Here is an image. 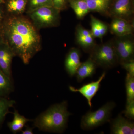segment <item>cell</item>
<instances>
[{"label":"cell","instance_id":"obj_1","mask_svg":"<svg viewBox=\"0 0 134 134\" xmlns=\"http://www.w3.org/2000/svg\"><path fill=\"white\" fill-rule=\"evenodd\" d=\"M1 34L15 56L28 65L41 48L37 29L29 19L18 15L9 17L2 24Z\"/></svg>","mask_w":134,"mask_h":134},{"label":"cell","instance_id":"obj_2","mask_svg":"<svg viewBox=\"0 0 134 134\" xmlns=\"http://www.w3.org/2000/svg\"><path fill=\"white\" fill-rule=\"evenodd\" d=\"M67 101L55 104L41 113L34 121V127L41 131L62 133L66 127L69 117Z\"/></svg>","mask_w":134,"mask_h":134},{"label":"cell","instance_id":"obj_3","mask_svg":"<svg viewBox=\"0 0 134 134\" xmlns=\"http://www.w3.org/2000/svg\"><path fill=\"white\" fill-rule=\"evenodd\" d=\"M89 53V58L97 67L108 69L119 64L112 40L100 44H96Z\"/></svg>","mask_w":134,"mask_h":134},{"label":"cell","instance_id":"obj_4","mask_svg":"<svg viewBox=\"0 0 134 134\" xmlns=\"http://www.w3.org/2000/svg\"><path fill=\"white\" fill-rule=\"evenodd\" d=\"M60 10L53 7L39 8L27 12L32 23L37 29L59 26L60 21Z\"/></svg>","mask_w":134,"mask_h":134},{"label":"cell","instance_id":"obj_5","mask_svg":"<svg viewBox=\"0 0 134 134\" xmlns=\"http://www.w3.org/2000/svg\"><path fill=\"white\" fill-rule=\"evenodd\" d=\"M116 105L113 101L106 103L95 111H88L82 117L81 127L84 130H90L110 122L112 113Z\"/></svg>","mask_w":134,"mask_h":134},{"label":"cell","instance_id":"obj_6","mask_svg":"<svg viewBox=\"0 0 134 134\" xmlns=\"http://www.w3.org/2000/svg\"><path fill=\"white\" fill-rule=\"evenodd\" d=\"M112 40L119 64L134 60V40L133 34L115 36Z\"/></svg>","mask_w":134,"mask_h":134},{"label":"cell","instance_id":"obj_7","mask_svg":"<svg viewBox=\"0 0 134 134\" xmlns=\"http://www.w3.org/2000/svg\"><path fill=\"white\" fill-rule=\"evenodd\" d=\"M134 0H114L109 17L118 18L134 23Z\"/></svg>","mask_w":134,"mask_h":134},{"label":"cell","instance_id":"obj_8","mask_svg":"<svg viewBox=\"0 0 134 134\" xmlns=\"http://www.w3.org/2000/svg\"><path fill=\"white\" fill-rule=\"evenodd\" d=\"M75 37L77 44L85 52H90L97 44L91 30L80 24L76 28Z\"/></svg>","mask_w":134,"mask_h":134},{"label":"cell","instance_id":"obj_9","mask_svg":"<svg viewBox=\"0 0 134 134\" xmlns=\"http://www.w3.org/2000/svg\"><path fill=\"white\" fill-rule=\"evenodd\" d=\"M106 72H104L96 81L92 82L90 83L84 84L79 89H76L72 86H69V90L74 92H78L86 98L88 104L91 108V100L100 88V82L105 77Z\"/></svg>","mask_w":134,"mask_h":134},{"label":"cell","instance_id":"obj_10","mask_svg":"<svg viewBox=\"0 0 134 134\" xmlns=\"http://www.w3.org/2000/svg\"><path fill=\"white\" fill-rule=\"evenodd\" d=\"M111 133L134 134V123L132 120L125 118L121 114L110 120Z\"/></svg>","mask_w":134,"mask_h":134},{"label":"cell","instance_id":"obj_11","mask_svg":"<svg viewBox=\"0 0 134 134\" xmlns=\"http://www.w3.org/2000/svg\"><path fill=\"white\" fill-rule=\"evenodd\" d=\"M109 25V30L111 33L115 36H122L133 34L134 31V23L126 20L113 18Z\"/></svg>","mask_w":134,"mask_h":134},{"label":"cell","instance_id":"obj_12","mask_svg":"<svg viewBox=\"0 0 134 134\" xmlns=\"http://www.w3.org/2000/svg\"><path fill=\"white\" fill-rule=\"evenodd\" d=\"M81 53L79 49L75 47L71 48L65 58V69L70 76L75 75L77 70L81 65Z\"/></svg>","mask_w":134,"mask_h":134},{"label":"cell","instance_id":"obj_13","mask_svg":"<svg viewBox=\"0 0 134 134\" xmlns=\"http://www.w3.org/2000/svg\"><path fill=\"white\" fill-rule=\"evenodd\" d=\"M90 12H97L109 16V12L114 0H86Z\"/></svg>","mask_w":134,"mask_h":134},{"label":"cell","instance_id":"obj_14","mask_svg":"<svg viewBox=\"0 0 134 134\" xmlns=\"http://www.w3.org/2000/svg\"><path fill=\"white\" fill-rule=\"evenodd\" d=\"M97 67L95 63L90 58L81 62L75 75L77 81L80 82L85 78L92 76L96 72Z\"/></svg>","mask_w":134,"mask_h":134},{"label":"cell","instance_id":"obj_15","mask_svg":"<svg viewBox=\"0 0 134 134\" xmlns=\"http://www.w3.org/2000/svg\"><path fill=\"white\" fill-rule=\"evenodd\" d=\"M91 31L95 38L102 40L109 30V25L105 23L96 18L93 15H90Z\"/></svg>","mask_w":134,"mask_h":134},{"label":"cell","instance_id":"obj_16","mask_svg":"<svg viewBox=\"0 0 134 134\" xmlns=\"http://www.w3.org/2000/svg\"><path fill=\"white\" fill-rule=\"evenodd\" d=\"M69 5L79 19H83L90 12L86 0H69Z\"/></svg>","mask_w":134,"mask_h":134},{"label":"cell","instance_id":"obj_17","mask_svg":"<svg viewBox=\"0 0 134 134\" xmlns=\"http://www.w3.org/2000/svg\"><path fill=\"white\" fill-rule=\"evenodd\" d=\"M13 114V119L12 121L8 122V126L11 132L16 133L21 132L26 123L30 121L31 120L21 115L16 110H15Z\"/></svg>","mask_w":134,"mask_h":134},{"label":"cell","instance_id":"obj_18","mask_svg":"<svg viewBox=\"0 0 134 134\" xmlns=\"http://www.w3.org/2000/svg\"><path fill=\"white\" fill-rule=\"evenodd\" d=\"M28 0H8L6 3L8 12L14 15L23 13L26 9Z\"/></svg>","mask_w":134,"mask_h":134},{"label":"cell","instance_id":"obj_19","mask_svg":"<svg viewBox=\"0 0 134 134\" xmlns=\"http://www.w3.org/2000/svg\"><path fill=\"white\" fill-rule=\"evenodd\" d=\"M11 78L0 69V97L7 98L13 90Z\"/></svg>","mask_w":134,"mask_h":134},{"label":"cell","instance_id":"obj_20","mask_svg":"<svg viewBox=\"0 0 134 134\" xmlns=\"http://www.w3.org/2000/svg\"><path fill=\"white\" fill-rule=\"evenodd\" d=\"M15 103V100H9L7 98L0 97V126L6 115L9 113L10 108L12 107Z\"/></svg>","mask_w":134,"mask_h":134},{"label":"cell","instance_id":"obj_21","mask_svg":"<svg viewBox=\"0 0 134 134\" xmlns=\"http://www.w3.org/2000/svg\"><path fill=\"white\" fill-rule=\"evenodd\" d=\"M127 102L134 100V76L127 73L125 79Z\"/></svg>","mask_w":134,"mask_h":134},{"label":"cell","instance_id":"obj_22","mask_svg":"<svg viewBox=\"0 0 134 134\" xmlns=\"http://www.w3.org/2000/svg\"><path fill=\"white\" fill-rule=\"evenodd\" d=\"M45 7H53L51 0H28L27 13Z\"/></svg>","mask_w":134,"mask_h":134},{"label":"cell","instance_id":"obj_23","mask_svg":"<svg viewBox=\"0 0 134 134\" xmlns=\"http://www.w3.org/2000/svg\"><path fill=\"white\" fill-rule=\"evenodd\" d=\"M122 113L127 119L132 121L134 120V100L127 102L126 108Z\"/></svg>","mask_w":134,"mask_h":134},{"label":"cell","instance_id":"obj_24","mask_svg":"<svg viewBox=\"0 0 134 134\" xmlns=\"http://www.w3.org/2000/svg\"><path fill=\"white\" fill-rule=\"evenodd\" d=\"M53 7L59 10L66 9L69 5V0H51Z\"/></svg>","mask_w":134,"mask_h":134},{"label":"cell","instance_id":"obj_25","mask_svg":"<svg viewBox=\"0 0 134 134\" xmlns=\"http://www.w3.org/2000/svg\"><path fill=\"white\" fill-rule=\"evenodd\" d=\"M120 64L126 70L127 73L134 76V60L125 62Z\"/></svg>","mask_w":134,"mask_h":134},{"label":"cell","instance_id":"obj_26","mask_svg":"<svg viewBox=\"0 0 134 134\" xmlns=\"http://www.w3.org/2000/svg\"><path fill=\"white\" fill-rule=\"evenodd\" d=\"M25 128L24 130H22L21 132L22 134H33L34 133L33 129V127L29 126L27 125H25Z\"/></svg>","mask_w":134,"mask_h":134},{"label":"cell","instance_id":"obj_27","mask_svg":"<svg viewBox=\"0 0 134 134\" xmlns=\"http://www.w3.org/2000/svg\"><path fill=\"white\" fill-rule=\"evenodd\" d=\"M0 5V24L3 22V18H4V13L2 8Z\"/></svg>","mask_w":134,"mask_h":134},{"label":"cell","instance_id":"obj_28","mask_svg":"<svg viewBox=\"0 0 134 134\" xmlns=\"http://www.w3.org/2000/svg\"><path fill=\"white\" fill-rule=\"evenodd\" d=\"M3 38L2 35L1 33H0V43H1L2 41H3Z\"/></svg>","mask_w":134,"mask_h":134},{"label":"cell","instance_id":"obj_29","mask_svg":"<svg viewBox=\"0 0 134 134\" xmlns=\"http://www.w3.org/2000/svg\"><path fill=\"white\" fill-rule=\"evenodd\" d=\"M5 3V0H0V5L4 4Z\"/></svg>","mask_w":134,"mask_h":134}]
</instances>
